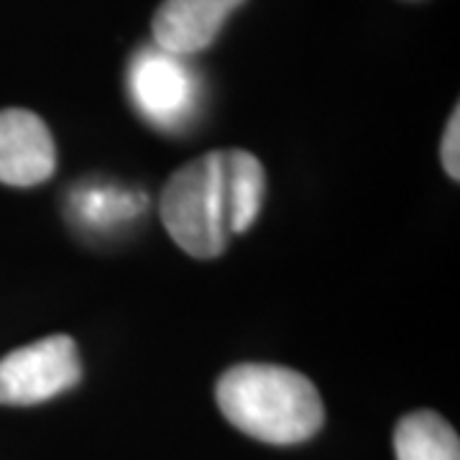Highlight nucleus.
<instances>
[{"mask_svg":"<svg viewBox=\"0 0 460 460\" xmlns=\"http://www.w3.org/2000/svg\"><path fill=\"white\" fill-rule=\"evenodd\" d=\"M263 195L266 172L253 154L243 148L210 151L169 177L162 220L184 253L208 261L256 223Z\"/></svg>","mask_w":460,"mask_h":460,"instance_id":"nucleus-1","label":"nucleus"},{"mask_svg":"<svg viewBox=\"0 0 460 460\" xmlns=\"http://www.w3.org/2000/svg\"><path fill=\"white\" fill-rule=\"evenodd\" d=\"M215 396L230 425L269 445L305 443L325 422L313 381L287 366L238 363L217 378Z\"/></svg>","mask_w":460,"mask_h":460,"instance_id":"nucleus-2","label":"nucleus"},{"mask_svg":"<svg viewBox=\"0 0 460 460\" xmlns=\"http://www.w3.org/2000/svg\"><path fill=\"white\" fill-rule=\"evenodd\" d=\"M83 378L77 343L69 335H49L0 358V404L31 407L65 394Z\"/></svg>","mask_w":460,"mask_h":460,"instance_id":"nucleus-3","label":"nucleus"},{"mask_svg":"<svg viewBox=\"0 0 460 460\" xmlns=\"http://www.w3.org/2000/svg\"><path fill=\"white\" fill-rule=\"evenodd\" d=\"M128 93L148 123L164 131L181 128L198 108V80L184 57L169 54L156 44L133 57Z\"/></svg>","mask_w":460,"mask_h":460,"instance_id":"nucleus-4","label":"nucleus"},{"mask_svg":"<svg viewBox=\"0 0 460 460\" xmlns=\"http://www.w3.org/2000/svg\"><path fill=\"white\" fill-rule=\"evenodd\" d=\"M57 169V146L47 123L31 111H0V181L11 187L41 184Z\"/></svg>","mask_w":460,"mask_h":460,"instance_id":"nucleus-5","label":"nucleus"},{"mask_svg":"<svg viewBox=\"0 0 460 460\" xmlns=\"http://www.w3.org/2000/svg\"><path fill=\"white\" fill-rule=\"evenodd\" d=\"M246 0H162L151 31L159 49L192 57L208 49L226 26L228 16Z\"/></svg>","mask_w":460,"mask_h":460,"instance_id":"nucleus-6","label":"nucleus"},{"mask_svg":"<svg viewBox=\"0 0 460 460\" xmlns=\"http://www.w3.org/2000/svg\"><path fill=\"white\" fill-rule=\"evenodd\" d=\"M394 450L396 460H460L456 429L429 410L411 411L396 425Z\"/></svg>","mask_w":460,"mask_h":460,"instance_id":"nucleus-7","label":"nucleus"},{"mask_svg":"<svg viewBox=\"0 0 460 460\" xmlns=\"http://www.w3.org/2000/svg\"><path fill=\"white\" fill-rule=\"evenodd\" d=\"M72 210L84 228L108 230L128 223L146 210V195L115 184H80L72 195Z\"/></svg>","mask_w":460,"mask_h":460,"instance_id":"nucleus-8","label":"nucleus"},{"mask_svg":"<svg viewBox=\"0 0 460 460\" xmlns=\"http://www.w3.org/2000/svg\"><path fill=\"white\" fill-rule=\"evenodd\" d=\"M440 156H443V166L447 177L460 180V111L456 108L447 126H445L443 146H440Z\"/></svg>","mask_w":460,"mask_h":460,"instance_id":"nucleus-9","label":"nucleus"}]
</instances>
